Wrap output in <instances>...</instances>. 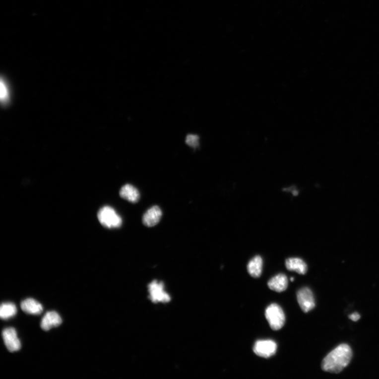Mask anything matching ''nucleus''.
Returning a JSON list of instances; mask_svg holds the SVG:
<instances>
[{"label":"nucleus","instance_id":"nucleus-1","mask_svg":"<svg viewBox=\"0 0 379 379\" xmlns=\"http://www.w3.org/2000/svg\"><path fill=\"white\" fill-rule=\"evenodd\" d=\"M352 357V351L348 344H340L324 358L322 369L325 372L338 374L348 366Z\"/></svg>","mask_w":379,"mask_h":379},{"label":"nucleus","instance_id":"nucleus-2","mask_svg":"<svg viewBox=\"0 0 379 379\" xmlns=\"http://www.w3.org/2000/svg\"><path fill=\"white\" fill-rule=\"evenodd\" d=\"M98 218L101 225L106 228H118L122 226V217L111 206L102 208L98 213Z\"/></svg>","mask_w":379,"mask_h":379},{"label":"nucleus","instance_id":"nucleus-3","mask_svg":"<svg viewBox=\"0 0 379 379\" xmlns=\"http://www.w3.org/2000/svg\"><path fill=\"white\" fill-rule=\"evenodd\" d=\"M265 316L271 328L274 331L281 329L285 324V315L282 308L277 304H272L267 308Z\"/></svg>","mask_w":379,"mask_h":379},{"label":"nucleus","instance_id":"nucleus-4","mask_svg":"<svg viewBox=\"0 0 379 379\" xmlns=\"http://www.w3.org/2000/svg\"><path fill=\"white\" fill-rule=\"evenodd\" d=\"M148 291L149 297L153 303L166 304L171 300L164 284L160 281L154 280L151 282L148 286Z\"/></svg>","mask_w":379,"mask_h":379},{"label":"nucleus","instance_id":"nucleus-5","mask_svg":"<svg viewBox=\"0 0 379 379\" xmlns=\"http://www.w3.org/2000/svg\"><path fill=\"white\" fill-rule=\"evenodd\" d=\"M277 350V343L271 340H258L253 347L255 354L264 358H269L274 356Z\"/></svg>","mask_w":379,"mask_h":379},{"label":"nucleus","instance_id":"nucleus-6","mask_svg":"<svg viewBox=\"0 0 379 379\" xmlns=\"http://www.w3.org/2000/svg\"><path fill=\"white\" fill-rule=\"evenodd\" d=\"M298 304L303 311L307 313L315 307V300L313 293L308 288L300 289L297 293Z\"/></svg>","mask_w":379,"mask_h":379},{"label":"nucleus","instance_id":"nucleus-7","mask_svg":"<svg viewBox=\"0 0 379 379\" xmlns=\"http://www.w3.org/2000/svg\"><path fill=\"white\" fill-rule=\"evenodd\" d=\"M2 337L5 345L8 351L13 352L20 349L21 342L14 328L5 329L2 332Z\"/></svg>","mask_w":379,"mask_h":379},{"label":"nucleus","instance_id":"nucleus-8","mask_svg":"<svg viewBox=\"0 0 379 379\" xmlns=\"http://www.w3.org/2000/svg\"><path fill=\"white\" fill-rule=\"evenodd\" d=\"M162 216V212L158 206H153L144 214L142 218L143 225L152 227L157 225Z\"/></svg>","mask_w":379,"mask_h":379},{"label":"nucleus","instance_id":"nucleus-9","mask_svg":"<svg viewBox=\"0 0 379 379\" xmlns=\"http://www.w3.org/2000/svg\"><path fill=\"white\" fill-rule=\"evenodd\" d=\"M61 316L56 312H49L43 317L41 323V328L45 331H49L51 329L57 327L62 323Z\"/></svg>","mask_w":379,"mask_h":379},{"label":"nucleus","instance_id":"nucleus-10","mask_svg":"<svg viewBox=\"0 0 379 379\" xmlns=\"http://www.w3.org/2000/svg\"><path fill=\"white\" fill-rule=\"evenodd\" d=\"M120 195L123 199L132 203L138 202L140 197L138 190L129 184L125 185L121 189Z\"/></svg>","mask_w":379,"mask_h":379},{"label":"nucleus","instance_id":"nucleus-11","mask_svg":"<svg viewBox=\"0 0 379 379\" xmlns=\"http://www.w3.org/2000/svg\"><path fill=\"white\" fill-rule=\"evenodd\" d=\"M269 288L274 291H285L288 286V280L285 274H279L271 279L268 283Z\"/></svg>","mask_w":379,"mask_h":379},{"label":"nucleus","instance_id":"nucleus-12","mask_svg":"<svg viewBox=\"0 0 379 379\" xmlns=\"http://www.w3.org/2000/svg\"><path fill=\"white\" fill-rule=\"evenodd\" d=\"M23 311L27 314L34 315H40L43 312V307L38 301L31 298L25 299L21 304Z\"/></svg>","mask_w":379,"mask_h":379},{"label":"nucleus","instance_id":"nucleus-13","mask_svg":"<svg viewBox=\"0 0 379 379\" xmlns=\"http://www.w3.org/2000/svg\"><path fill=\"white\" fill-rule=\"evenodd\" d=\"M286 266L288 270L296 271L300 274H305L308 270L307 264L298 257L289 258L286 261Z\"/></svg>","mask_w":379,"mask_h":379},{"label":"nucleus","instance_id":"nucleus-14","mask_svg":"<svg viewBox=\"0 0 379 379\" xmlns=\"http://www.w3.org/2000/svg\"><path fill=\"white\" fill-rule=\"evenodd\" d=\"M263 266L262 258L259 255L254 256L249 261L247 269L252 277L257 278L261 276Z\"/></svg>","mask_w":379,"mask_h":379},{"label":"nucleus","instance_id":"nucleus-15","mask_svg":"<svg viewBox=\"0 0 379 379\" xmlns=\"http://www.w3.org/2000/svg\"><path fill=\"white\" fill-rule=\"evenodd\" d=\"M16 313V307L13 303H3L0 308V316L3 320H7L14 316Z\"/></svg>","mask_w":379,"mask_h":379},{"label":"nucleus","instance_id":"nucleus-16","mask_svg":"<svg viewBox=\"0 0 379 379\" xmlns=\"http://www.w3.org/2000/svg\"><path fill=\"white\" fill-rule=\"evenodd\" d=\"M199 137L196 135L189 134L186 137V142L192 148H197L199 143Z\"/></svg>","mask_w":379,"mask_h":379},{"label":"nucleus","instance_id":"nucleus-17","mask_svg":"<svg viewBox=\"0 0 379 379\" xmlns=\"http://www.w3.org/2000/svg\"><path fill=\"white\" fill-rule=\"evenodd\" d=\"M1 97L2 102H6L8 99V91L5 83H1Z\"/></svg>","mask_w":379,"mask_h":379},{"label":"nucleus","instance_id":"nucleus-18","mask_svg":"<svg viewBox=\"0 0 379 379\" xmlns=\"http://www.w3.org/2000/svg\"><path fill=\"white\" fill-rule=\"evenodd\" d=\"M349 317L351 320L357 321L360 319L361 316L359 314L355 313L350 315Z\"/></svg>","mask_w":379,"mask_h":379},{"label":"nucleus","instance_id":"nucleus-19","mask_svg":"<svg viewBox=\"0 0 379 379\" xmlns=\"http://www.w3.org/2000/svg\"><path fill=\"white\" fill-rule=\"evenodd\" d=\"M291 280L292 281H294V278H291Z\"/></svg>","mask_w":379,"mask_h":379}]
</instances>
